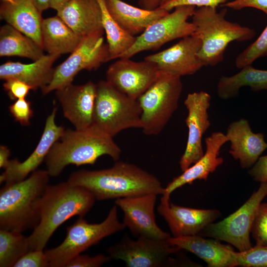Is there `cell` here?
Wrapping results in <instances>:
<instances>
[{
	"label": "cell",
	"mask_w": 267,
	"mask_h": 267,
	"mask_svg": "<svg viewBox=\"0 0 267 267\" xmlns=\"http://www.w3.org/2000/svg\"><path fill=\"white\" fill-rule=\"evenodd\" d=\"M30 250L28 237L21 232L0 229V267H13Z\"/></svg>",
	"instance_id": "31"
},
{
	"label": "cell",
	"mask_w": 267,
	"mask_h": 267,
	"mask_svg": "<svg viewBox=\"0 0 267 267\" xmlns=\"http://www.w3.org/2000/svg\"><path fill=\"white\" fill-rule=\"evenodd\" d=\"M138 3L142 8L153 10L161 5L162 0H138Z\"/></svg>",
	"instance_id": "43"
},
{
	"label": "cell",
	"mask_w": 267,
	"mask_h": 267,
	"mask_svg": "<svg viewBox=\"0 0 267 267\" xmlns=\"http://www.w3.org/2000/svg\"><path fill=\"white\" fill-rule=\"evenodd\" d=\"M267 56V25L258 39L236 57L237 68L252 64L257 59Z\"/></svg>",
	"instance_id": "32"
},
{
	"label": "cell",
	"mask_w": 267,
	"mask_h": 267,
	"mask_svg": "<svg viewBox=\"0 0 267 267\" xmlns=\"http://www.w3.org/2000/svg\"><path fill=\"white\" fill-rule=\"evenodd\" d=\"M104 1L113 18L123 29L134 36L140 35L151 24L170 12L160 7L153 10L138 8L122 0Z\"/></svg>",
	"instance_id": "26"
},
{
	"label": "cell",
	"mask_w": 267,
	"mask_h": 267,
	"mask_svg": "<svg viewBox=\"0 0 267 267\" xmlns=\"http://www.w3.org/2000/svg\"><path fill=\"white\" fill-rule=\"evenodd\" d=\"M3 88L7 92L9 98L12 100L25 98L29 91L33 90L30 86L15 79L5 81Z\"/></svg>",
	"instance_id": "38"
},
{
	"label": "cell",
	"mask_w": 267,
	"mask_h": 267,
	"mask_svg": "<svg viewBox=\"0 0 267 267\" xmlns=\"http://www.w3.org/2000/svg\"><path fill=\"white\" fill-rule=\"evenodd\" d=\"M237 266L267 267V246L257 245L242 252H235Z\"/></svg>",
	"instance_id": "33"
},
{
	"label": "cell",
	"mask_w": 267,
	"mask_h": 267,
	"mask_svg": "<svg viewBox=\"0 0 267 267\" xmlns=\"http://www.w3.org/2000/svg\"><path fill=\"white\" fill-rule=\"evenodd\" d=\"M267 195V181L261 182L258 189L236 211L217 222H212L199 234L225 241L239 252L251 248L250 234L258 208Z\"/></svg>",
	"instance_id": "10"
},
{
	"label": "cell",
	"mask_w": 267,
	"mask_h": 267,
	"mask_svg": "<svg viewBox=\"0 0 267 267\" xmlns=\"http://www.w3.org/2000/svg\"><path fill=\"white\" fill-rule=\"evenodd\" d=\"M157 195L147 194L118 198L115 204L123 211V223L134 236L168 239L171 235L156 222L154 208Z\"/></svg>",
	"instance_id": "15"
},
{
	"label": "cell",
	"mask_w": 267,
	"mask_h": 267,
	"mask_svg": "<svg viewBox=\"0 0 267 267\" xmlns=\"http://www.w3.org/2000/svg\"><path fill=\"white\" fill-rule=\"evenodd\" d=\"M200 40L192 35L183 38L172 46L146 56L160 71L181 77L196 73L204 65L198 57Z\"/></svg>",
	"instance_id": "16"
},
{
	"label": "cell",
	"mask_w": 267,
	"mask_h": 267,
	"mask_svg": "<svg viewBox=\"0 0 267 267\" xmlns=\"http://www.w3.org/2000/svg\"><path fill=\"white\" fill-rule=\"evenodd\" d=\"M157 211L175 237L199 235L221 216V212L217 209H194L175 205L170 203V197L164 195Z\"/></svg>",
	"instance_id": "17"
},
{
	"label": "cell",
	"mask_w": 267,
	"mask_h": 267,
	"mask_svg": "<svg viewBox=\"0 0 267 267\" xmlns=\"http://www.w3.org/2000/svg\"><path fill=\"white\" fill-rule=\"evenodd\" d=\"M67 181L86 188L99 201L147 194L163 195L165 191L156 177L124 161H117L108 169L79 170L72 173Z\"/></svg>",
	"instance_id": "1"
},
{
	"label": "cell",
	"mask_w": 267,
	"mask_h": 267,
	"mask_svg": "<svg viewBox=\"0 0 267 267\" xmlns=\"http://www.w3.org/2000/svg\"><path fill=\"white\" fill-rule=\"evenodd\" d=\"M111 259L109 255L105 256L102 254L94 256L80 254L71 260L65 267H98Z\"/></svg>",
	"instance_id": "37"
},
{
	"label": "cell",
	"mask_w": 267,
	"mask_h": 267,
	"mask_svg": "<svg viewBox=\"0 0 267 267\" xmlns=\"http://www.w3.org/2000/svg\"><path fill=\"white\" fill-rule=\"evenodd\" d=\"M41 13L50 8L51 0H33Z\"/></svg>",
	"instance_id": "44"
},
{
	"label": "cell",
	"mask_w": 267,
	"mask_h": 267,
	"mask_svg": "<svg viewBox=\"0 0 267 267\" xmlns=\"http://www.w3.org/2000/svg\"><path fill=\"white\" fill-rule=\"evenodd\" d=\"M225 135L230 143L229 154L239 161L242 169L251 168L267 148L264 134L254 133L243 118L231 123Z\"/></svg>",
	"instance_id": "20"
},
{
	"label": "cell",
	"mask_w": 267,
	"mask_h": 267,
	"mask_svg": "<svg viewBox=\"0 0 267 267\" xmlns=\"http://www.w3.org/2000/svg\"><path fill=\"white\" fill-rule=\"evenodd\" d=\"M195 7L181 5L175 7L172 12L153 22L136 37L132 46L118 58H131L140 52L157 49L173 40L191 35L194 26L187 20L193 14Z\"/></svg>",
	"instance_id": "12"
},
{
	"label": "cell",
	"mask_w": 267,
	"mask_h": 267,
	"mask_svg": "<svg viewBox=\"0 0 267 267\" xmlns=\"http://www.w3.org/2000/svg\"><path fill=\"white\" fill-rule=\"evenodd\" d=\"M222 6L234 10H240L245 7H254L267 14V0H234L226 2Z\"/></svg>",
	"instance_id": "40"
},
{
	"label": "cell",
	"mask_w": 267,
	"mask_h": 267,
	"mask_svg": "<svg viewBox=\"0 0 267 267\" xmlns=\"http://www.w3.org/2000/svg\"><path fill=\"white\" fill-rule=\"evenodd\" d=\"M101 10L102 24L105 32L110 60L119 57L130 48L136 37L123 29L108 11L104 0H97Z\"/></svg>",
	"instance_id": "30"
},
{
	"label": "cell",
	"mask_w": 267,
	"mask_h": 267,
	"mask_svg": "<svg viewBox=\"0 0 267 267\" xmlns=\"http://www.w3.org/2000/svg\"><path fill=\"white\" fill-rule=\"evenodd\" d=\"M13 3L2 1L0 19L32 39L43 48L42 13L33 0H14Z\"/></svg>",
	"instance_id": "25"
},
{
	"label": "cell",
	"mask_w": 267,
	"mask_h": 267,
	"mask_svg": "<svg viewBox=\"0 0 267 267\" xmlns=\"http://www.w3.org/2000/svg\"><path fill=\"white\" fill-rule=\"evenodd\" d=\"M182 88L180 77L160 71L155 81L138 98L145 135H157L164 129L178 109Z\"/></svg>",
	"instance_id": "8"
},
{
	"label": "cell",
	"mask_w": 267,
	"mask_h": 267,
	"mask_svg": "<svg viewBox=\"0 0 267 267\" xmlns=\"http://www.w3.org/2000/svg\"><path fill=\"white\" fill-rule=\"evenodd\" d=\"M126 228L119 220L116 205L101 222L90 223L83 217H79L73 224L67 227L66 237L59 245L45 250L50 267H65L71 260L90 247Z\"/></svg>",
	"instance_id": "7"
},
{
	"label": "cell",
	"mask_w": 267,
	"mask_h": 267,
	"mask_svg": "<svg viewBox=\"0 0 267 267\" xmlns=\"http://www.w3.org/2000/svg\"><path fill=\"white\" fill-rule=\"evenodd\" d=\"M56 15L82 37L103 30L97 0H69Z\"/></svg>",
	"instance_id": "23"
},
{
	"label": "cell",
	"mask_w": 267,
	"mask_h": 267,
	"mask_svg": "<svg viewBox=\"0 0 267 267\" xmlns=\"http://www.w3.org/2000/svg\"><path fill=\"white\" fill-rule=\"evenodd\" d=\"M69 0H51L50 8L56 11L61 8Z\"/></svg>",
	"instance_id": "45"
},
{
	"label": "cell",
	"mask_w": 267,
	"mask_h": 267,
	"mask_svg": "<svg viewBox=\"0 0 267 267\" xmlns=\"http://www.w3.org/2000/svg\"><path fill=\"white\" fill-rule=\"evenodd\" d=\"M43 48L47 54L57 55L71 53L82 39L57 15L43 19L41 27Z\"/></svg>",
	"instance_id": "27"
},
{
	"label": "cell",
	"mask_w": 267,
	"mask_h": 267,
	"mask_svg": "<svg viewBox=\"0 0 267 267\" xmlns=\"http://www.w3.org/2000/svg\"><path fill=\"white\" fill-rule=\"evenodd\" d=\"M9 149L5 145L0 146V168L6 169L8 166L10 160L8 159L10 155Z\"/></svg>",
	"instance_id": "42"
},
{
	"label": "cell",
	"mask_w": 267,
	"mask_h": 267,
	"mask_svg": "<svg viewBox=\"0 0 267 267\" xmlns=\"http://www.w3.org/2000/svg\"><path fill=\"white\" fill-rule=\"evenodd\" d=\"M251 233L256 245L267 246V202H262L259 205Z\"/></svg>",
	"instance_id": "34"
},
{
	"label": "cell",
	"mask_w": 267,
	"mask_h": 267,
	"mask_svg": "<svg viewBox=\"0 0 267 267\" xmlns=\"http://www.w3.org/2000/svg\"><path fill=\"white\" fill-rule=\"evenodd\" d=\"M31 106V101L25 98L19 99L10 105L8 109L15 121L19 123L22 126H29L34 115Z\"/></svg>",
	"instance_id": "35"
},
{
	"label": "cell",
	"mask_w": 267,
	"mask_h": 267,
	"mask_svg": "<svg viewBox=\"0 0 267 267\" xmlns=\"http://www.w3.org/2000/svg\"><path fill=\"white\" fill-rule=\"evenodd\" d=\"M142 110L138 100L120 92L107 81L96 84L93 124L114 137L130 128H141Z\"/></svg>",
	"instance_id": "6"
},
{
	"label": "cell",
	"mask_w": 267,
	"mask_h": 267,
	"mask_svg": "<svg viewBox=\"0 0 267 267\" xmlns=\"http://www.w3.org/2000/svg\"><path fill=\"white\" fill-rule=\"evenodd\" d=\"M95 200L90 191L68 181L48 184L39 203L40 222L27 236L30 249L44 250L60 225L73 216L84 217Z\"/></svg>",
	"instance_id": "2"
},
{
	"label": "cell",
	"mask_w": 267,
	"mask_h": 267,
	"mask_svg": "<svg viewBox=\"0 0 267 267\" xmlns=\"http://www.w3.org/2000/svg\"><path fill=\"white\" fill-rule=\"evenodd\" d=\"M180 250L168 239L140 236L133 240L125 235L107 251L112 259L123 261L128 267H164L182 265L173 257Z\"/></svg>",
	"instance_id": "9"
},
{
	"label": "cell",
	"mask_w": 267,
	"mask_h": 267,
	"mask_svg": "<svg viewBox=\"0 0 267 267\" xmlns=\"http://www.w3.org/2000/svg\"><path fill=\"white\" fill-rule=\"evenodd\" d=\"M248 174L256 181H267V155L261 156L249 170Z\"/></svg>",
	"instance_id": "41"
},
{
	"label": "cell",
	"mask_w": 267,
	"mask_h": 267,
	"mask_svg": "<svg viewBox=\"0 0 267 267\" xmlns=\"http://www.w3.org/2000/svg\"><path fill=\"white\" fill-rule=\"evenodd\" d=\"M121 149L113 137L94 125L82 130H65L50 148L44 162L51 177L59 176L70 164L93 165L103 155L119 160Z\"/></svg>",
	"instance_id": "3"
},
{
	"label": "cell",
	"mask_w": 267,
	"mask_h": 267,
	"mask_svg": "<svg viewBox=\"0 0 267 267\" xmlns=\"http://www.w3.org/2000/svg\"><path fill=\"white\" fill-rule=\"evenodd\" d=\"M44 50L32 39L10 25L0 27V57L17 56L34 61L44 55Z\"/></svg>",
	"instance_id": "29"
},
{
	"label": "cell",
	"mask_w": 267,
	"mask_h": 267,
	"mask_svg": "<svg viewBox=\"0 0 267 267\" xmlns=\"http://www.w3.org/2000/svg\"><path fill=\"white\" fill-rule=\"evenodd\" d=\"M168 240L180 249L195 255L206 262L209 267H236L235 251L231 246L222 244L219 240L199 235L171 236Z\"/></svg>",
	"instance_id": "22"
},
{
	"label": "cell",
	"mask_w": 267,
	"mask_h": 267,
	"mask_svg": "<svg viewBox=\"0 0 267 267\" xmlns=\"http://www.w3.org/2000/svg\"><path fill=\"white\" fill-rule=\"evenodd\" d=\"M238 73L231 76H222L217 84V92L222 99L237 96L240 89L249 87L254 91L267 90V70L256 69L248 65Z\"/></svg>",
	"instance_id": "28"
},
{
	"label": "cell",
	"mask_w": 267,
	"mask_h": 267,
	"mask_svg": "<svg viewBox=\"0 0 267 267\" xmlns=\"http://www.w3.org/2000/svg\"><path fill=\"white\" fill-rule=\"evenodd\" d=\"M211 99L210 94L200 91L188 93L184 101L188 111L185 122L188 133L186 147L179 160L182 172L196 162L204 153L202 137L211 125L208 114Z\"/></svg>",
	"instance_id": "13"
},
{
	"label": "cell",
	"mask_w": 267,
	"mask_h": 267,
	"mask_svg": "<svg viewBox=\"0 0 267 267\" xmlns=\"http://www.w3.org/2000/svg\"><path fill=\"white\" fill-rule=\"evenodd\" d=\"M226 9L200 7L191 16L194 26L192 36L199 38L201 47L197 54L204 66H214L222 61L224 51L230 43L251 40L254 29L227 20Z\"/></svg>",
	"instance_id": "5"
},
{
	"label": "cell",
	"mask_w": 267,
	"mask_h": 267,
	"mask_svg": "<svg viewBox=\"0 0 267 267\" xmlns=\"http://www.w3.org/2000/svg\"><path fill=\"white\" fill-rule=\"evenodd\" d=\"M159 72L154 63L144 59L137 62L119 58L108 67L106 81L120 92L137 100L155 81Z\"/></svg>",
	"instance_id": "14"
},
{
	"label": "cell",
	"mask_w": 267,
	"mask_h": 267,
	"mask_svg": "<svg viewBox=\"0 0 267 267\" xmlns=\"http://www.w3.org/2000/svg\"><path fill=\"white\" fill-rule=\"evenodd\" d=\"M104 30L84 37L69 56L54 68L50 83L41 90L43 95L65 88L72 82L81 71L97 69L110 61L107 44L104 42Z\"/></svg>",
	"instance_id": "11"
},
{
	"label": "cell",
	"mask_w": 267,
	"mask_h": 267,
	"mask_svg": "<svg viewBox=\"0 0 267 267\" xmlns=\"http://www.w3.org/2000/svg\"><path fill=\"white\" fill-rule=\"evenodd\" d=\"M55 93L64 116L75 129H84L93 124L96 84L91 81L80 85L71 84Z\"/></svg>",
	"instance_id": "19"
},
{
	"label": "cell",
	"mask_w": 267,
	"mask_h": 267,
	"mask_svg": "<svg viewBox=\"0 0 267 267\" xmlns=\"http://www.w3.org/2000/svg\"><path fill=\"white\" fill-rule=\"evenodd\" d=\"M49 175L37 169L23 180L6 183L0 190V229L22 233L34 229L40 220L39 203Z\"/></svg>",
	"instance_id": "4"
},
{
	"label": "cell",
	"mask_w": 267,
	"mask_h": 267,
	"mask_svg": "<svg viewBox=\"0 0 267 267\" xmlns=\"http://www.w3.org/2000/svg\"><path fill=\"white\" fill-rule=\"evenodd\" d=\"M2 1L8 2L10 3H13L14 1V0H2Z\"/></svg>",
	"instance_id": "46"
},
{
	"label": "cell",
	"mask_w": 267,
	"mask_h": 267,
	"mask_svg": "<svg viewBox=\"0 0 267 267\" xmlns=\"http://www.w3.org/2000/svg\"><path fill=\"white\" fill-rule=\"evenodd\" d=\"M57 107H53L46 118L44 131L38 145L31 155L24 161L11 160L7 168L0 176V183L18 182L27 178L37 170L47 156L50 148L63 135L65 129L55 123Z\"/></svg>",
	"instance_id": "18"
},
{
	"label": "cell",
	"mask_w": 267,
	"mask_h": 267,
	"mask_svg": "<svg viewBox=\"0 0 267 267\" xmlns=\"http://www.w3.org/2000/svg\"><path fill=\"white\" fill-rule=\"evenodd\" d=\"M206 150L202 157L179 176L174 178L165 187L163 195L170 197L176 189L186 184H191L196 180H206L210 175L223 162L222 158L219 156L222 147L228 139L221 132L213 133L205 139Z\"/></svg>",
	"instance_id": "21"
},
{
	"label": "cell",
	"mask_w": 267,
	"mask_h": 267,
	"mask_svg": "<svg viewBox=\"0 0 267 267\" xmlns=\"http://www.w3.org/2000/svg\"><path fill=\"white\" fill-rule=\"evenodd\" d=\"M168 0H162V3H161V4H163V3L165 2L166 1H168Z\"/></svg>",
	"instance_id": "47"
},
{
	"label": "cell",
	"mask_w": 267,
	"mask_h": 267,
	"mask_svg": "<svg viewBox=\"0 0 267 267\" xmlns=\"http://www.w3.org/2000/svg\"><path fill=\"white\" fill-rule=\"evenodd\" d=\"M59 57L47 54L29 64L6 62L0 66V79H17L32 87L33 90H42L51 81L54 71L52 65Z\"/></svg>",
	"instance_id": "24"
},
{
	"label": "cell",
	"mask_w": 267,
	"mask_h": 267,
	"mask_svg": "<svg viewBox=\"0 0 267 267\" xmlns=\"http://www.w3.org/2000/svg\"><path fill=\"white\" fill-rule=\"evenodd\" d=\"M49 263L42 249L31 250L15 263L13 267H48Z\"/></svg>",
	"instance_id": "36"
},
{
	"label": "cell",
	"mask_w": 267,
	"mask_h": 267,
	"mask_svg": "<svg viewBox=\"0 0 267 267\" xmlns=\"http://www.w3.org/2000/svg\"><path fill=\"white\" fill-rule=\"evenodd\" d=\"M228 0H169L162 4L159 7L170 11L175 7L181 5H193L203 7H217L224 4Z\"/></svg>",
	"instance_id": "39"
}]
</instances>
